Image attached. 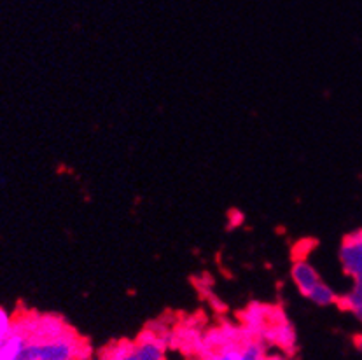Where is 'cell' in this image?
I'll list each match as a JSON object with an SVG mask.
<instances>
[{"mask_svg": "<svg viewBox=\"0 0 362 360\" xmlns=\"http://www.w3.org/2000/svg\"><path fill=\"white\" fill-rule=\"evenodd\" d=\"M293 280L299 292L319 306H329L336 301V294L329 285L320 280L319 273L306 260H298L293 268Z\"/></svg>", "mask_w": 362, "mask_h": 360, "instance_id": "cell-1", "label": "cell"}, {"mask_svg": "<svg viewBox=\"0 0 362 360\" xmlns=\"http://www.w3.org/2000/svg\"><path fill=\"white\" fill-rule=\"evenodd\" d=\"M37 343V360H77L81 344L72 334L58 332Z\"/></svg>", "mask_w": 362, "mask_h": 360, "instance_id": "cell-2", "label": "cell"}, {"mask_svg": "<svg viewBox=\"0 0 362 360\" xmlns=\"http://www.w3.org/2000/svg\"><path fill=\"white\" fill-rule=\"evenodd\" d=\"M114 360H166L165 347L156 337H142L136 343H121L110 352Z\"/></svg>", "mask_w": 362, "mask_h": 360, "instance_id": "cell-3", "label": "cell"}, {"mask_svg": "<svg viewBox=\"0 0 362 360\" xmlns=\"http://www.w3.org/2000/svg\"><path fill=\"white\" fill-rule=\"evenodd\" d=\"M210 360H266V357L263 344L250 341L245 344H228Z\"/></svg>", "mask_w": 362, "mask_h": 360, "instance_id": "cell-4", "label": "cell"}, {"mask_svg": "<svg viewBox=\"0 0 362 360\" xmlns=\"http://www.w3.org/2000/svg\"><path fill=\"white\" fill-rule=\"evenodd\" d=\"M27 334L21 330H14L2 344H0V360H20L21 354L25 352L28 344Z\"/></svg>", "mask_w": 362, "mask_h": 360, "instance_id": "cell-5", "label": "cell"}, {"mask_svg": "<svg viewBox=\"0 0 362 360\" xmlns=\"http://www.w3.org/2000/svg\"><path fill=\"white\" fill-rule=\"evenodd\" d=\"M14 332V324H13V318L11 315L0 306V344Z\"/></svg>", "mask_w": 362, "mask_h": 360, "instance_id": "cell-6", "label": "cell"}, {"mask_svg": "<svg viewBox=\"0 0 362 360\" xmlns=\"http://www.w3.org/2000/svg\"><path fill=\"white\" fill-rule=\"evenodd\" d=\"M97 360H114V359L110 357V355H103V357H100V359H97Z\"/></svg>", "mask_w": 362, "mask_h": 360, "instance_id": "cell-7", "label": "cell"}]
</instances>
